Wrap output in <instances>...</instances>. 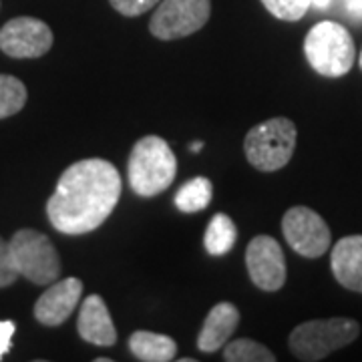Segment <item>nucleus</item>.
Listing matches in <instances>:
<instances>
[{"mask_svg":"<svg viewBox=\"0 0 362 362\" xmlns=\"http://www.w3.org/2000/svg\"><path fill=\"white\" fill-rule=\"evenodd\" d=\"M121 197V175L107 159H81L65 169L47 202V216L57 232L83 235L113 214Z\"/></svg>","mask_w":362,"mask_h":362,"instance_id":"obj_1","label":"nucleus"},{"mask_svg":"<svg viewBox=\"0 0 362 362\" xmlns=\"http://www.w3.org/2000/svg\"><path fill=\"white\" fill-rule=\"evenodd\" d=\"M177 173V159L169 143L147 135L133 145L127 163L131 189L141 197H153L169 189Z\"/></svg>","mask_w":362,"mask_h":362,"instance_id":"obj_2","label":"nucleus"},{"mask_svg":"<svg viewBox=\"0 0 362 362\" xmlns=\"http://www.w3.org/2000/svg\"><path fill=\"white\" fill-rule=\"evenodd\" d=\"M361 334V324L352 318H322L308 320L292 330L288 338L290 352L298 361L316 362L330 352L352 344Z\"/></svg>","mask_w":362,"mask_h":362,"instance_id":"obj_3","label":"nucleus"},{"mask_svg":"<svg viewBox=\"0 0 362 362\" xmlns=\"http://www.w3.org/2000/svg\"><path fill=\"white\" fill-rule=\"evenodd\" d=\"M304 54L310 66L322 77L338 78L349 73L356 49L350 33L338 23L322 21L310 28L304 40Z\"/></svg>","mask_w":362,"mask_h":362,"instance_id":"obj_4","label":"nucleus"},{"mask_svg":"<svg viewBox=\"0 0 362 362\" xmlns=\"http://www.w3.org/2000/svg\"><path fill=\"white\" fill-rule=\"evenodd\" d=\"M298 129L294 121L286 117H274L247 131L244 139V153L250 165L272 173L288 165L294 156Z\"/></svg>","mask_w":362,"mask_h":362,"instance_id":"obj_5","label":"nucleus"},{"mask_svg":"<svg viewBox=\"0 0 362 362\" xmlns=\"http://www.w3.org/2000/svg\"><path fill=\"white\" fill-rule=\"evenodd\" d=\"M14 268L18 276L37 286L52 284L61 274V258L52 246L51 238L37 230H18L8 240Z\"/></svg>","mask_w":362,"mask_h":362,"instance_id":"obj_6","label":"nucleus"},{"mask_svg":"<svg viewBox=\"0 0 362 362\" xmlns=\"http://www.w3.org/2000/svg\"><path fill=\"white\" fill-rule=\"evenodd\" d=\"M209 14V0H161L149 21V30L159 40L183 39L204 28Z\"/></svg>","mask_w":362,"mask_h":362,"instance_id":"obj_7","label":"nucleus"},{"mask_svg":"<svg viewBox=\"0 0 362 362\" xmlns=\"http://www.w3.org/2000/svg\"><path fill=\"white\" fill-rule=\"evenodd\" d=\"M282 233L288 246L302 258H320L328 252L332 233L320 214L306 206L290 207L282 218Z\"/></svg>","mask_w":362,"mask_h":362,"instance_id":"obj_8","label":"nucleus"},{"mask_svg":"<svg viewBox=\"0 0 362 362\" xmlns=\"http://www.w3.org/2000/svg\"><path fill=\"white\" fill-rule=\"evenodd\" d=\"M51 47V26L39 18L16 16L0 28V51L13 59H40Z\"/></svg>","mask_w":362,"mask_h":362,"instance_id":"obj_9","label":"nucleus"},{"mask_svg":"<svg viewBox=\"0 0 362 362\" xmlns=\"http://www.w3.org/2000/svg\"><path fill=\"white\" fill-rule=\"evenodd\" d=\"M250 280L259 290L276 292L286 284V258L282 246L272 235H256L246 250Z\"/></svg>","mask_w":362,"mask_h":362,"instance_id":"obj_10","label":"nucleus"},{"mask_svg":"<svg viewBox=\"0 0 362 362\" xmlns=\"http://www.w3.org/2000/svg\"><path fill=\"white\" fill-rule=\"evenodd\" d=\"M81 294L83 282L78 278H65L61 282H52L51 288L35 304V318L42 326L65 324L78 306Z\"/></svg>","mask_w":362,"mask_h":362,"instance_id":"obj_11","label":"nucleus"},{"mask_svg":"<svg viewBox=\"0 0 362 362\" xmlns=\"http://www.w3.org/2000/svg\"><path fill=\"white\" fill-rule=\"evenodd\" d=\"M78 337L95 346H113L117 330L105 300L99 294H90L81 304L77 320Z\"/></svg>","mask_w":362,"mask_h":362,"instance_id":"obj_12","label":"nucleus"},{"mask_svg":"<svg viewBox=\"0 0 362 362\" xmlns=\"http://www.w3.org/2000/svg\"><path fill=\"white\" fill-rule=\"evenodd\" d=\"M330 268L338 284L362 294V235H346L332 247Z\"/></svg>","mask_w":362,"mask_h":362,"instance_id":"obj_13","label":"nucleus"},{"mask_svg":"<svg viewBox=\"0 0 362 362\" xmlns=\"http://www.w3.org/2000/svg\"><path fill=\"white\" fill-rule=\"evenodd\" d=\"M240 324V312L232 302H218L206 316L204 328L197 337V349L202 352H218L228 344Z\"/></svg>","mask_w":362,"mask_h":362,"instance_id":"obj_14","label":"nucleus"},{"mask_svg":"<svg viewBox=\"0 0 362 362\" xmlns=\"http://www.w3.org/2000/svg\"><path fill=\"white\" fill-rule=\"evenodd\" d=\"M129 349L133 356L141 362H169L177 354V344L171 337L137 330L129 338Z\"/></svg>","mask_w":362,"mask_h":362,"instance_id":"obj_15","label":"nucleus"},{"mask_svg":"<svg viewBox=\"0 0 362 362\" xmlns=\"http://www.w3.org/2000/svg\"><path fill=\"white\" fill-rule=\"evenodd\" d=\"M238 240V230L230 216L226 214H216L209 226H207L206 235H204V246L209 256H226L232 252Z\"/></svg>","mask_w":362,"mask_h":362,"instance_id":"obj_16","label":"nucleus"},{"mask_svg":"<svg viewBox=\"0 0 362 362\" xmlns=\"http://www.w3.org/2000/svg\"><path fill=\"white\" fill-rule=\"evenodd\" d=\"M214 197V185L207 177H194L181 185L180 192L175 194V206L183 214H195L209 206Z\"/></svg>","mask_w":362,"mask_h":362,"instance_id":"obj_17","label":"nucleus"},{"mask_svg":"<svg viewBox=\"0 0 362 362\" xmlns=\"http://www.w3.org/2000/svg\"><path fill=\"white\" fill-rule=\"evenodd\" d=\"M226 362H274L276 354L252 338H238L223 349Z\"/></svg>","mask_w":362,"mask_h":362,"instance_id":"obj_18","label":"nucleus"},{"mask_svg":"<svg viewBox=\"0 0 362 362\" xmlns=\"http://www.w3.org/2000/svg\"><path fill=\"white\" fill-rule=\"evenodd\" d=\"M25 105V83L13 75H0V119L16 115Z\"/></svg>","mask_w":362,"mask_h":362,"instance_id":"obj_19","label":"nucleus"},{"mask_svg":"<svg viewBox=\"0 0 362 362\" xmlns=\"http://www.w3.org/2000/svg\"><path fill=\"white\" fill-rule=\"evenodd\" d=\"M262 4L276 18L288 21V23L300 21L312 6L310 0H262Z\"/></svg>","mask_w":362,"mask_h":362,"instance_id":"obj_20","label":"nucleus"},{"mask_svg":"<svg viewBox=\"0 0 362 362\" xmlns=\"http://www.w3.org/2000/svg\"><path fill=\"white\" fill-rule=\"evenodd\" d=\"M16 278H18V272L14 268L11 244L4 238H0V288L14 284Z\"/></svg>","mask_w":362,"mask_h":362,"instance_id":"obj_21","label":"nucleus"},{"mask_svg":"<svg viewBox=\"0 0 362 362\" xmlns=\"http://www.w3.org/2000/svg\"><path fill=\"white\" fill-rule=\"evenodd\" d=\"M109 2L123 16H139L159 4V0H109Z\"/></svg>","mask_w":362,"mask_h":362,"instance_id":"obj_22","label":"nucleus"},{"mask_svg":"<svg viewBox=\"0 0 362 362\" xmlns=\"http://www.w3.org/2000/svg\"><path fill=\"white\" fill-rule=\"evenodd\" d=\"M14 332H16V326L13 320H0V358L11 350Z\"/></svg>","mask_w":362,"mask_h":362,"instance_id":"obj_23","label":"nucleus"},{"mask_svg":"<svg viewBox=\"0 0 362 362\" xmlns=\"http://www.w3.org/2000/svg\"><path fill=\"white\" fill-rule=\"evenodd\" d=\"M346 8L354 18L362 21V0H346Z\"/></svg>","mask_w":362,"mask_h":362,"instance_id":"obj_24","label":"nucleus"},{"mask_svg":"<svg viewBox=\"0 0 362 362\" xmlns=\"http://www.w3.org/2000/svg\"><path fill=\"white\" fill-rule=\"evenodd\" d=\"M310 2L312 6H316V8H328L332 0H310Z\"/></svg>","mask_w":362,"mask_h":362,"instance_id":"obj_25","label":"nucleus"},{"mask_svg":"<svg viewBox=\"0 0 362 362\" xmlns=\"http://www.w3.org/2000/svg\"><path fill=\"white\" fill-rule=\"evenodd\" d=\"M204 147V143H199V141H195L194 145H192V151H199Z\"/></svg>","mask_w":362,"mask_h":362,"instance_id":"obj_26","label":"nucleus"},{"mask_svg":"<svg viewBox=\"0 0 362 362\" xmlns=\"http://www.w3.org/2000/svg\"><path fill=\"white\" fill-rule=\"evenodd\" d=\"M358 65H361V69H362V51H361V57H358Z\"/></svg>","mask_w":362,"mask_h":362,"instance_id":"obj_27","label":"nucleus"}]
</instances>
